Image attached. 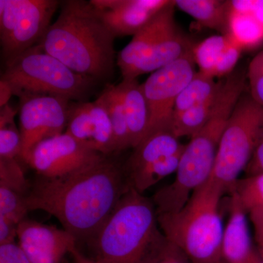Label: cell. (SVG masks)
<instances>
[{"mask_svg": "<svg viewBox=\"0 0 263 263\" xmlns=\"http://www.w3.org/2000/svg\"><path fill=\"white\" fill-rule=\"evenodd\" d=\"M98 98L105 105L111 122L115 153L132 148L124 103L117 85L108 84Z\"/></svg>", "mask_w": 263, "mask_h": 263, "instance_id": "ffe728a7", "label": "cell"}, {"mask_svg": "<svg viewBox=\"0 0 263 263\" xmlns=\"http://www.w3.org/2000/svg\"><path fill=\"white\" fill-rule=\"evenodd\" d=\"M228 42V36L219 34L211 36L194 45L193 58L199 72L214 78L216 63Z\"/></svg>", "mask_w": 263, "mask_h": 263, "instance_id": "cb8c5ba5", "label": "cell"}, {"mask_svg": "<svg viewBox=\"0 0 263 263\" xmlns=\"http://www.w3.org/2000/svg\"><path fill=\"white\" fill-rule=\"evenodd\" d=\"M103 156L64 133L36 145L24 162L34 170L38 176L54 179L72 174Z\"/></svg>", "mask_w": 263, "mask_h": 263, "instance_id": "7c38bea8", "label": "cell"}, {"mask_svg": "<svg viewBox=\"0 0 263 263\" xmlns=\"http://www.w3.org/2000/svg\"><path fill=\"white\" fill-rule=\"evenodd\" d=\"M66 133L83 146L103 155L115 153L113 128L101 100L70 103Z\"/></svg>", "mask_w": 263, "mask_h": 263, "instance_id": "4fadbf2b", "label": "cell"}, {"mask_svg": "<svg viewBox=\"0 0 263 263\" xmlns=\"http://www.w3.org/2000/svg\"><path fill=\"white\" fill-rule=\"evenodd\" d=\"M29 212L26 196L0 185V216L18 226Z\"/></svg>", "mask_w": 263, "mask_h": 263, "instance_id": "484cf974", "label": "cell"}, {"mask_svg": "<svg viewBox=\"0 0 263 263\" xmlns=\"http://www.w3.org/2000/svg\"><path fill=\"white\" fill-rule=\"evenodd\" d=\"M13 95L11 88L5 81L0 80V107L8 104L10 98Z\"/></svg>", "mask_w": 263, "mask_h": 263, "instance_id": "74e56055", "label": "cell"}, {"mask_svg": "<svg viewBox=\"0 0 263 263\" xmlns=\"http://www.w3.org/2000/svg\"><path fill=\"white\" fill-rule=\"evenodd\" d=\"M176 8L193 17L202 27L228 34L229 1L224 0H176Z\"/></svg>", "mask_w": 263, "mask_h": 263, "instance_id": "d6986e66", "label": "cell"}, {"mask_svg": "<svg viewBox=\"0 0 263 263\" xmlns=\"http://www.w3.org/2000/svg\"><path fill=\"white\" fill-rule=\"evenodd\" d=\"M263 132V107L249 93L237 102L221 136L211 179L233 193L238 176L252 160Z\"/></svg>", "mask_w": 263, "mask_h": 263, "instance_id": "52a82bcc", "label": "cell"}, {"mask_svg": "<svg viewBox=\"0 0 263 263\" xmlns=\"http://www.w3.org/2000/svg\"><path fill=\"white\" fill-rule=\"evenodd\" d=\"M1 80L13 95H51L83 102L97 82L69 68L39 45L7 62Z\"/></svg>", "mask_w": 263, "mask_h": 263, "instance_id": "5b68a950", "label": "cell"}, {"mask_svg": "<svg viewBox=\"0 0 263 263\" xmlns=\"http://www.w3.org/2000/svg\"><path fill=\"white\" fill-rule=\"evenodd\" d=\"M250 263H263V259L256 249L254 250L252 259H251Z\"/></svg>", "mask_w": 263, "mask_h": 263, "instance_id": "60d3db41", "label": "cell"}, {"mask_svg": "<svg viewBox=\"0 0 263 263\" xmlns=\"http://www.w3.org/2000/svg\"><path fill=\"white\" fill-rule=\"evenodd\" d=\"M251 15L263 27V0H254Z\"/></svg>", "mask_w": 263, "mask_h": 263, "instance_id": "f35d334b", "label": "cell"}, {"mask_svg": "<svg viewBox=\"0 0 263 263\" xmlns=\"http://www.w3.org/2000/svg\"><path fill=\"white\" fill-rule=\"evenodd\" d=\"M175 1L170 2L133 36L117 56L123 79L154 72L192 51V44L175 20Z\"/></svg>", "mask_w": 263, "mask_h": 263, "instance_id": "8992f818", "label": "cell"}, {"mask_svg": "<svg viewBox=\"0 0 263 263\" xmlns=\"http://www.w3.org/2000/svg\"><path fill=\"white\" fill-rule=\"evenodd\" d=\"M247 176L263 173V132L258 144L254 151L253 157L245 170Z\"/></svg>", "mask_w": 263, "mask_h": 263, "instance_id": "d590c367", "label": "cell"}, {"mask_svg": "<svg viewBox=\"0 0 263 263\" xmlns=\"http://www.w3.org/2000/svg\"><path fill=\"white\" fill-rule=\"evenodd\" d=\"M221 84V79L216 81L212 76L197 71L179 95L175 106L174 116L214 98L219 91Z\"/></svg>", "mask_w": 263, "mask_h": 263, "instance_id": "44dd1931", "label": "cell"}, {"mask_svg": "<svg viewBox=\"0 0 263 263\" xmlns=\"http://www.w3.org/2000/svg\"><path fill=\"white\" fill-rule=\"evenodd\" d=\"M22 147V136L15 123L0 127V158H21Z\"/></svg>", "mask_w": 263, "mask_h": 263, "instance_id": "83f0119b", "label": "cell"}, {"mask_svg": "<svg viewBox=\"0 0 263 263\" xmlns=\"http://www.w3.org/2000/svg\"><path fill=\"white\" fill-rule=\"evenodd\" d=\"M17 112L9 103L2 106L0 109V127L14 124V118Z\"/></svg>", "mask_w": 263, "mask_h": 263, "instance_id": "8d00e7d4", "label": "cell"}, {"mask_svg": "<svg viewBox=\"0 0 263 263\" xmlns=\"http://www.w3.org/2000/svg\"><path fill=\"white\" fill-rule=\"evenodd\" d=\"M229 209V219L221 243V263H250L255 249L249 234L247 213L233 193Z\"/></svg>", "mask_w": 263, "mask_h": 263, "instance_id": "e0dca14e", "label": "cell"}, {"mask_svg": "<svg viewBox=\"0 0 263 263\" xmlns=\"http://www.w3.org/2000/svg\"><path fill=\"white\" fill-rule=\"evenodd\" d=\"M224 193L222 186L210 179L179 212L157 214L162 234L191 263H221L224 229L220 202Z\"/></svg>", "mask_w": 263, "mask_h": 263, "instance_id": "277c9868", "label": "cell"}, {"mask_svg": "<svg viewBox=\"0 0 263 263\" xmlns=\"http://www.w3.org/2000/svg\"><path fill=\"white\" fill-rule=\"evenodd\" d=\"M129 188L123 166L104 155L62 177L38 176L26 202L29 211L48 213L78 241L89 243Z\"/></svg>", "mask_w": 263, "mask_h": 263, "instance_id": "6da1fadb", "label": "cell"}, {"mask_svg": "<svg viewBox=\"0 0 263 263\" xmlns=\"http://www.w3.org/2000/svg\"><path fill=\"white\" fill-rule=\"evenodd\" d=\"M70 100L51 95H24L20 98L19 124L25 162L34 146L64 133L67 127Z\"/></svg>", "mask_w": 263, "mask_h": 263, "instance_id": "8fae6325", "label": "cell"}, {"mask_svg": "<svg viewBox=\"0 0 263 263\" xmlns=\"http://www.w3.org/2000/svg\"><path fill=\"white\" fill-rule=\"evenodd\" d=\"M18 224L0 216V246L15 243Z\"/></svg>", "mask_w": 263, "mask_h": 263, "instance_id": "e575fe53", "label": "cell"}, {"mask_svg": "<svg viewBox=\"0 0 263 263\" xmlns=\"http://www.w3.org/2000/svg\"><path fill=\"white\" fill-rule=\"evenodd\" d=\"M116 38L134 36L171 0H91Z\"/></svg>", "mask_w": 263, "mask_h": 263, "instance_id": "2e32d148", "label": "cell"}, {"mask_svg": "<svg viewBox=\"0 0 263 263\" xmlns=\"http://www.w3.org/2000/svg\"><path fill=\"white\" fill-rule=\"evenodd\" d=\"M146 263H191L188 257L176 246L164 238Z\"/></svg>", "mask_w": 263, "mask_h": 263, "instance_id": "1f68e13d", "label": "cell"}, {"mask_svg": "<svg viewBox=\"0 0 263 263\" xmlns=\"http://www.w3.org/2000/svg\"><path fill=\"white\" fill-rule=\"evenodd\" d=\"M218 93L219 91L209 101L175 115L171 125V133L179 139L182 137L193 138L197 135L210 119Z\"/></svg>", "mask_w": 263, "mask_h": 263, "instance_id": "603a6c76", "label": "cell"}, {"mask_svg": "<svg viewBox=\"0 0 263 263\" xmlns=\"http://www.w3.org/2000/svg\"><path fill=\"white\" fill-rule=\"evenodd\" d=\"M0 263H30L18 245L0 246Z\"/></svg>", "mask_w": 263, "mask_h": 263, "instance_id": "d6a6232c", "label": "cell"}, {"mask_svg": "<svg viewBox=\"0 0 263 263\" xmlns=\"http://www.w3.org/2000/svg\"><path fill=\"white\" fill-rule=\"evenodd\" d=\"M124 103L132 148H136L146 135L148 110L142 84L136 79H123L117 85Z\"/></svg>", "mask_w": 263, "mask_h": 263, "instance_id": "ac0fdd59", "label": "cell"}, {"mask_svg": "<svg viewBox=\"0 0 263 263\" xmlns=\"http://www.w3.org/2000/svg\"><path fill=\"white\" fill-rule=\"evenodd\" d=\"M115 38L91 2L68 0L38 45L74 72L98 82L114 75Z\"/></svg>", "mask_w": 263, "mask_h": 263, "instance_id": "7a4b0ae2", "label": "cell"}, {"mask_svg": "<svg viewBox=\"0 0 263 263\" xmlns=\"http://www.w3.org/2000/svg\"><path fill=\"white\" fill-rule=\"evenodd\" d=\"M247 79L249 81V95L263 107V50L249 63Z\"/></svg>", "mask_w": 263, "mask_h": 263, "instance_id": "f1b7e54d", "label": "cell"}, {"mask_svg": "<svg viewBox=\"0 0 263 263\" xmlns=\"http://www.w3.org/2000/svg\"><path fill=\"white\" fill-rule=\"evenodd\" d=\"M60 4L56 0H22L11 34L1 45L7 62L38 44Z\"/></svg>", "mask_w": 263, "mask_h": 263, "instance_id": "9a60e30c", "label": "cell"}, {"mask_svg": "<svg viewBox=\"0 0 263 263\" xmlns=\"http://www.w3.org/2000/svg\"><path fill=\"white\" fill-rule=\"evenodd\" d=\"M185 146L171 132L142 140L123 166L129 187L143 194L176 173Z\"/></svg>", "mask_w": 263, "mask_h": 263, "instance_id": "30bf717a", "label": "cell"}, {"mask_svg": "<svg viewBox=\"0 0 263 263\" xmlns=\"http://www.w3.org/2000/svg\"><path fill=\"white\" fill-rule=\"evenodd\" d=\"M0 185L26 197L31 187L16 159L0 158Z\"/></svg>", "mask_w": 263, "mask_h": 263, "instance_id": "4316f807", "label": "cell"}, {"mask_svg": "<svg viewBox=\"0 0 263 263\" xmlns=\"http://www.w3.org/2000/svg\"><path fill=\"white\" fill-rule=\"evenodd\" d=\"M233 193L247 214L254 209H263V173L238 179Z\"/></svg>", "mask_w": 263, "mask_h": 263, "instance_id": "d4e9b609", "label": "cell"}, {"mask_svg": "<svg viewBox=\"0 0 263 263\" xmlns=\"http://www.w3.org/2000/svg\"><path fill=\"white\" fill-rule=\"evenodd\" d=\"M164 238L153 201L129 187L89 243L97 262L146 263Z\"/></svg>", "mask_w": 263, "mask_h": 263, "instance_id": "3957f363", "label": "cell"}, {"mask_svg": "<svg viewBox=\"0 0 263 263\" xmlns=\"http://www.w3.org/2000/svg\"><path fill=\"white\" fill-rule=\"evenodd\" d=\"M22 0H0V43L9 38L18 17Z\"/></svg>", "mask_w": 263, "mask_h": 263, "instance_id": "f546056e", "label": "cell"}, {"mask_svg": "<svg viewBox=\"0 0 263 263\" xmlns=\"http://www.w3.org/2000/svg\"><path fill=\"white\" fill-rule=\"evenodd\" d=\"M18 247L30 263H61L78 240L64 229L26 218L17 230Z\"/></svg>", "mask_w": 263, "mask_h": 263, "instance_id": "5bb4252c", "label": "cell"}, {"mask_svg": "<svg viewBox=\"0 0 263 263\" xmlns=\"http://www.w3.org/2000/svg\"><path fill=\"white\" fill-rule=\"evenodd\" d=\"M249 214L253 226L257 250L263 259V209H254Z\"/></svg>", "mask_w": 263, "mask_h": 263, "instance_id": "836d02e7", "label": "cell"}, {"mask_svg": "<svg viewBox=\"0 0 263 263\" xmlns=\"http://www.w3.org/2000/svg\"><path fill=\"white\" fill-rule=\"evenodd\" d=\"M195 67L192 50L152 72L142 84L148 110V127L143 139L157 133H171L176 101L197 72Z\"/></svg>", "mask_w": 263, "mask_h": 263, "instance_id": "9c48e42d", "label": "cell"}, {"mask_svg": "<svg viewBox=\"0 0 263 263\" xmlns=\"http://www.w3.org/2000/svg\"><path fill=\"white\" fill-rule=\"evenodd\" d=\"M243 51L229 38V42L216 63L214 78L221 79L230 75L236 69L237 64Z\"/></svg>", "mask_w": 263, "mask_h": 263, "instance_id": "4dcf8cb0", "label": "cell"}, {"mask_svg": "<svg viewBox=\"0 0 263 263\" xmlns=\"http://www.w3.org/2000/svg\"><path fill=\"white\" fill-rule=\"evenodd\" d=\"M226 35L243 51L253 49L263 43V27L251 15L230 11Z\"/></svg>", "mask_w": 263, "mask_h": 263, "instance_id": "7402d4cb", "label": "cell"}, {"mask_svg": "<svg viewBox=\"0 0 263 263\" xmlns=\"http://www.w3.org/2000/svg\"><path fill=\"white\" fill-rule=\"evenodd\" d=\"M221 136L212 127H204L185 146L176 178L160 189L153 198L157 214L181 210L194 192L212 177Z\"/></svg>", "mask_w": 263, "mask_h": 263, "instance_id": "ba28073f", "label": "cell"}, {"mask_svg": "<svg viewBox=\"0 0 263 263\" xmlns=\"http://www.w3.org/2000/svg\"><path fill=\"white\" fill-rule=\"evenodd\" d=\"M70 254L72 255L75 263H100L97 262L94 259H90L89 257H86L84 254L81 253L77 247L72 249Z\"/></svg>", "mask_w": 263, "mask_h": 263, "instance_id": "ab89813d", "label": "cell"}]
</instances>
